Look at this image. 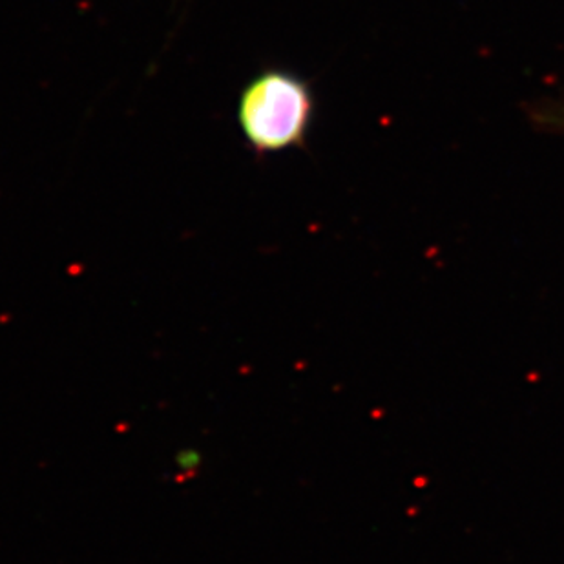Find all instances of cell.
I'll return each mask as SVG.
<instances>
[{"instance_id":"cell-3","label":"cell","mask_w":564,"mask_h":564,"mask_svg":"<svg viewBox=\"0 0 564 564\" xmlns=\"http://www.w3.org/2000/svg\"><path fill=\"white\" fill-rule=\"evenodd\" d=\"M174 464H176V469L183 477L191 479L203 468V453L197 447H182L174 455Z\"/></svg>"},{"instance_id":"cell-2","label":"cell","mask_w":564,"mask_h":564,"mask_svg":"<svg viewBox=\"0 0 564 564\" xmlns=\"http://www.w3.org/2000/svg\"><path fill=\"white\" fill-rule=\"evenodd\" d=\"M532 116L538 127H541V130L563 133L564 135V107H561V105H555V102L539 105L538 110Z\"/></svg>"},{"instance_id":"cell-1","label":"cell","mask_w":564,"mask_h":564,"mask_svg":"<svg viewBox=\"0 0 564 564\" xmlns=\"http://www.w3.org/2000/svg\"><path fill=\"white\" fill-rule=\"evenodd\" d=\"M316 99L310 83L293 69L267 66L252 75L236 102V123L256 155L304 149Z\"/></svg>"}]
</instances>
